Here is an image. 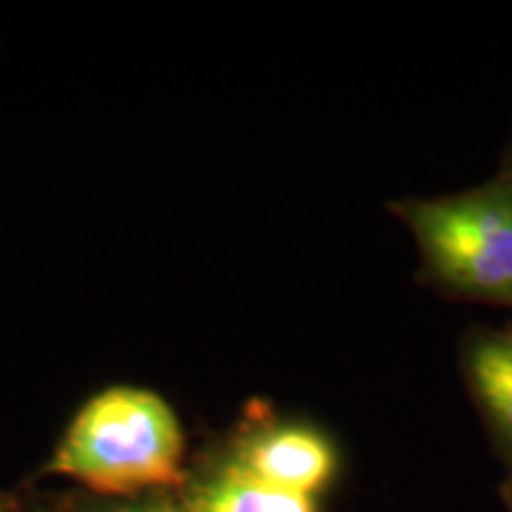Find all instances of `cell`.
I'll list each match as a JSON object with an SVG mask.
<instances>
[{
    "label": "cell",
    "instance_id": "cell-1",
    "mask_svg": "<svg viewBox=\"0 0 512 512\" xmlns=\"http://www.w3.org/2000/svg\"><path fill=\"white\" fill-rule=\"evenodd\" d=\"M174 408L150 389L107 387L74 415L46 465L105 498L171 491L188 482Z\"/></svg>",
    "mask_w": 512,
    "mask_h": 512
},
{
    "label": "cell",
    "instance_id": "cell-2",
    "mask_svg": "<svg viewBox=\"0 0 512 512\" xmlns=\"http://www.w3.org/2000/svg\"><path fill=\"white\" fill-rule=\"evenodd\" d=\"M396 214L441 285L512 304V178L451 197L401 202Z\"/></svg>",
    "mask_w": 512,
    "mask_h": 512
},
{
    "label": "cell",
    "instance_id": "cell-3",
    "mask_svg": "<svg viewBox=\"0 0 512 512\" xmlns=\"http://www.w3.org/2000/svg\"><path fill=\"white\" fill-rule=\"evenodd\" d=\"M233 460L259 482L311 498H318L337 472L335 446L306 425L261 427L242 441Z\"/></svg>",
    "mask_w": 512,
    "mask_h": 512
},
{
    "label": "cell",
    "instance_id": "cell-4",
    "mask_svg": "<svg viewBox=\"0 0 512 512\" xmlns=\"http://www.w3.org/2000/svg\"><path fill=\"white\" fill-rule=\"evenodd\" d=\"M181 505L183 512H318V498L259 482L233 458L192 484Z\"/></svg>",
    "mask_w": 512,
    "mask_h": 512
},
{
    "label": "cell",
    "instance_id": "cell-5",
    "mask_svg": "<svg viewBox=\"0 0 512 512\" xmlns=\"http://www.w3.org/2000/svg\"><path fill=\"white\" fill-rule=\"evenodd\" d=\"M467 377L491 425L512 446V330L479 337L472 344Z\"/></svg>",
    "mask_w": 512,
    "mask_h": 512
},
{
    "label": "cell",
    "instance_id": "cell-6",
    "mask_svg": "<svg viewBox=\"0 0 512 512\" xmlns=\"http://www.w3.org/2000/svg\"><path fill=\"white\" fill-rule=\"evenodd\" d=\"M81 512H183V505L171 491H152V494L133 498H110L102 503L83 505Z\"/></svg>",
    "mask_w": 512,
    "mask_h": 512
}]
</instances>
